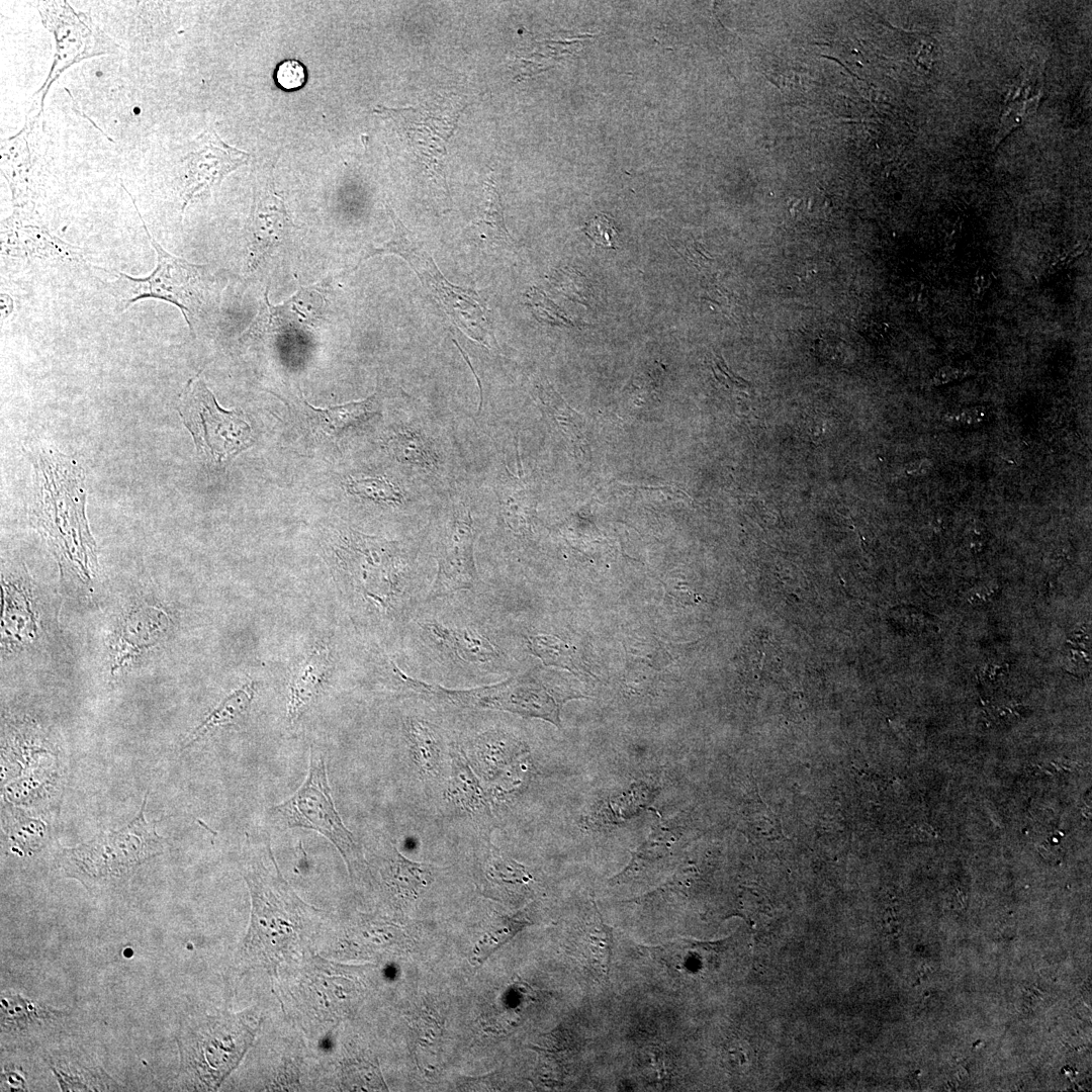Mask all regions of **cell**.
Here are the masks:
<instances>
[{
    "mask_svg": "<svg viewBox=\"0 0 1092 1092\" xmlns=\"http://www.w3.org/2000/svg\"><path fill=\"white\" fill-rule=\"evenodd\" d=\"M172 626L169 613L146 602L131 606L118 625L113 647L111 671L127 666L142 654L160 645Z\"/></svg>",
    "mask_w": 1092,
    "mask_h": 1092,
    "instance_id": "cell-17",
    "label": "cell"
},
{
    "mask_svg": "<svg viewBox=\"0 0 1092 1092\" xmlns=\"http://www.w3.org/2000/svg\"><path fill=\"white\" fill-rule=\"evenodd\" d=\"M394 225L391 239L379 247H368L358 265L371 257L394 254L404 259L415 270L423 285L442 304L446 313L470 338L491 346L494 340L488 310L477 292L451 284L441 274L430 254L412 236L389 205L386 206Z\"/></svg>",
    "mask_w": 1092,
    "mask_h": 1092,
    "instance_id": "cell-8",
    "label": "cell"
},
{
    "mask_svg": "<svg viewBox=\"0 0 1092 1092\" xmlns=\"http://www.w3.org/2000/svg\"><path fill=\"white\" fill-rule=\"evenodd\" d=\"M583 277L575 270H569L563 268L557 270L553 274L552 282L557 289L562 291L568 297L572 299L582 301L586 296L585 281H582Z\"/></svg>",
    "mask_w": 1092,
    "mask_h": 1092,
    "instance_id": "cell-39",
    "label": "cell"
},
{
    "mask_svg": "<svg viewBox=\"0 0 1092 1092\" xmlns=\"http://www.w3.org/2000/svg\"><path fill=\"white\" fill-rule=\"evenodd\" d=\"M178 412L199 454L215 463L232 459L253 441L251 427L244 415L221 408L199 377L188 381L179 399Z\"/></svg>",
    "mask_w": 1092,
    "mask_h": 1092,
    "instance_id": "cell-10",
    "label": "cell"
},
{
    "mask_svg": "<svg viewBox=\"0 0 1092 1092\" xmlns=\"http://www.w3.org/2000/svg\"><path fill=\"white\" fill-rule=\"evenodd\" d=\"M4 1081L6 1083H9L11 1090H15V1091H19V1090L23 1091V1090H25L24 1089L25 1080L19 1074L15 1073V1072H9V1073L5 1074V1080Z\"/></svg>",
    "mask_w": 1092,
    "mask_h": 1092,
    "instance_id": "cell-43",
    "label": "cell"
},
{
    "mask_svg": "<svg viewBox=\"0 0 1092 1092\" xmlns=\"http://www.w3.org/2000/svg\"><path fill=\"white\" fill-rule=\"evenodd\" d=\"M335 552L354 590L377 612L388 615L402 603L411 560L399 543L350 529Z\"/></svg>",
    "mask_w": 1092,
    "mask_h": 1092,
    "instance_id": "cell-5",
    "label": "cell"
},
{
    "mask_svg": "<svg viewBox=\"0 0 1092 1092\" xmlns=\"http://www.w3.org/2000/svg\"><path fill=\"white\" fill-rule=\"evenodd\" d=\"M251 862L244 878L251 895V920L241 953L270 973L294 950L305 918L314 910L303 902L281 875L267 832L247 837Z\"/></svg>",
    "mask_w": 1092,
    "mask_h": 1092,
    "instance_id": "cell-1",
    "label": "cell"
},
{
    "mask_svg": "<svg viewBox=\"0 0 1092 1092\" xmlns=\"http://www.w3.org/2000/svg\"><path fill=\"white\" fill-rule=\"evenodd\" d=\"M329 658L328 649L316 648L293 671L287 711L290 721L297 719L320 692L328 673Z\"/></svg>",
    "mask_w": 1092,
    "mask_h": 1092,
    "instance_id": "cell-23",
    "label": "cell"
},
{
    "mask_svg": "<svg viewBox=\"0 0 1092 1092\" xmlns=\"http://www.w3.org/2000/svg\"><path fill=\"white\" fill-rule=\"evenodd\" d=\"M530 651L546 666H556L571 672H579L575 649L560 638L549 635H532L528 638Z\"/></svg>",
    "mask_w": 1092,
    "mask_h": 1092,
    "instance_id": "cell-31",
    "label": "cell"
},
{
    "mask_svg": "<svg viewBox=\"0 0 1092 1092\" xmlns=\"http://www.w3.org/2000/svg\"><path fill=\"white\" fill-rule=\"evenodd\" d=\"M404 730L412 759L421 775L438 777L444 764V744L436 727L424 719L408 717Z\"/></svg>",
    "mask_w": 1092,
    "mask_h": 1092,
    "instance_id": "cell-24",
    "label": "cell"
},
{
    "mask_svg": "<svg viewBox=\"0 0 1092 1092\" xmlns=\"http://www.w3.org/2000/svg\"><path fill=\"white\" fill-rule=\"evenodd\" d=\"M147 795L139 814L125 827L102 833L75 847L63 849L59 863L64 874L87 889L109 886L132 874L146 860L159 855L165 839L156 823L145 818Z\"/></svg>",
    "mask_w": 1092,
    "mask_h": 1092,
    "instance_id": "cell-4",
    "label": "cell"
},
{
    "mask_svg": "<svg viewBox=\"0 0 1092 1092\" xmlns=\"http://www.w3.org/2000/svg\"><path fill=\"white\" fill-rule=\"evenodd\" d=\"M423 628L438 645L463 662L487 664L502 660L497 646L473 628L449 627L437 621H428Z\"/></svg>",
    "mask_w": 1092,
    "mask_h": 1092,
    "instance_id": "cell-20",
    "label": "cell"
},
{
    "mask_svg": "<svg viewBox=\"0 0 1092 1092\" xmlns=\"http://www.w3.org/2000/svg\"><path fill=\"white\" fill-rule=\"evenodd\" d=\"M529 924L528 921L515 917L504 915L496 917L475 944L471 962L475 965L483 963L495 949Z\"/></svg>",
    "mask_w": 1092,
    "mask_h": 1092,
    "instance_id": "cell-33",
    "label": "cell"
},
{
    "mask_svg": "<svg viewBox=\"0 0 1092 1092\" xmlns=\"http://www.w3.org/2000/svg\"><path fill=\"white\" fill-rule=\"evenodd\" d=\"M322 431L329 435H338L344 430L358 426L378 413L376 394L365 399L341 405L317 408L304 402Z\"/></svg>",
    "mask_w": 1092,
    "mask_h": 1092,
    "instance_id": "cell-28",
    "label": "cell"
},
{
    "mask_svg": "<svg viewBox=\"0 0 1092 1092\" xmlns=\"http://www.w3.org/2000/svg\"><path fill=\"white\" fill-rule=\"evenodd\" d=\"M132 202L156 252L157 266L149 276L143 278L117 272L116 280L105 287L115 298L119 311L146 298L161 299L177 306L192 332L191 320L205 309L209 300L212 283L209 271L205 265L189 263L166 251L150 234L133 199Z\"/></svg>",
    "mask_w": 1092,
    "mask_h": 1092,
    "instance_id": "cell-6",
    "label": "cell"
},
{
    "mask_svg": "<svg viewBox=\"0 0 1092 1092\" xmlns=\"http://www.w3.org/2000/svg\"><path fill=\"white\" fill-rule=\"evenodd\" d=\"M342 1083L346 1090H387L378 1062L366 1058L350 1059L343 1064Z\"/></svg>",
    "mask_w": 1092,
    "mask_h": 1092,
    "instance_id": "cell-35",
    "label": "cell"
},
{
    "mask_svg": "<svg viewBox=\"0 0 1092 1092\" xmlns=\"http://www.w3.org/2000/svg\"><path fill=\"white\" fill-rule=\"evenodd\" d=\"M933 467V462L930 459H920L911 463L907 472L911 475H924L928 473Z\"/></svg>",
    "mask_w": 1092,
    "mask_h": 1092,
    "instance_id": "cell-42",
    "label": "cell"
},
{
    "mask_svg": "<svg viewBox=\"0 0 1092 1092\" xmlns=\"http://www.w3.org/2000/svg\"><path fill=\"white\" fill-rule=\"evenodd\" d=\"M43 25L56 41L53 65L42 86L40 113L50 86L72 65L96 56L114 54L119 48L84 13L76 12L66 1H46L37 4Z\"/></svg>",
    "mask_w": 1092,
    "mask_h": 1092,
    "instance_id": "cell-11",
    "label": "cell"
},
{
    "mask_svg": "<svg viewBox=\"0 0 1092 1092\" xmlns=\"http://www.w3.org/2000/svg\"><path fill=\"white\" fill-rule=\"evenodd\" d=\"M341 974L333 972L331 963L316 960L309 972L307 988L316 1009L326 1015L337 1014L339 1003L350 993V982Z\"/></svg>",
    "mask_w": 1092,
    "mask_h": 1092,
    "instance_id": "cell-27",
    "label": "cell"
},
{
    "mask_svg": "<svg viewBox=\"0 0 1092 1092\" xmlns=\"http://www.w3.org/2000/svg\"><path fill=\"white\" fill-rule=\"evenodd\" d=\"M68 1013L16 993L2 992L0 1022L2 1046H28L53 1034Z\"/></svg>",
    "mask_w": 1092,
    "mask_h": 1092,
    "instance_id": "cell-16",
    "label": "cell"
},
{
    "mask_svg": "<svg viewBox=\"0 0 1092 1092\" xmlns=\"http://www.w3.org/2000/svg\"><path fill=\"white\" fill-rule=\"evenodd\" d=\"M23 133L22 129L18 134L6 140L1 148L2 169L10 184L15 206L22 202V189L26 187L29 169V151Z\"/></svg>",
    "mask_w": 1092,
    "mask_h": 1092,
    "instance_id": "cell-30",
    "label": "cell"
},
{
    "mask_svg": "<svg viewBox=\"0 0 1092 1092\" xmlns=\"http://www.w3.org/2000/svg\"><path fill=\"white\" fill-rule=\"evenodd\" d=\"M447 797L460 811L478 816L488 812V801L464 755L455 753L447 787Z\"/></svg>",
    "mask_w": 1092,
    "mask_h": 1092,
    "instance_id": "cell-25",
    "label": "cell"
},
{
    "mask_svg": "<svg viewBox=\"0 0 1092 1092\" xmlns=\"http://www.w3.org/2000/svg\"><path fill=\"white\" fill-rule=\"evenodd\" d=\"M255 697V684L247 681L224 697L186 737L183 747L191 746L215 728L239 722L249 711Z\"/></svg>",
    "mask_w": 1092,
    "mask_h": 1092,
    "instance_id": "cell-26",
    "label": "cell"
},
{
    "mask_svg": "<svg viewBox=\"0 0 1092 1092\" xmlns=\"http://www.w3.org/2000/svg\"><path fill=\"white\" fill-rule=\"evenodd\" d=\"M39 616L36 598L26 572L2 578V646L7 650L28 647L38 637Z\"/></svg>",
    "mask_w": 1092,
    "mask_h": 1092,
    "instance_id": "cell-18",
    "label": "cell"
},
{
    "mask_svg": "<svg viewBox=\"0 0 1092 1092\" xmlns=\"http://www.w3.org/2000/svg\"><path fill=\"white\" fill-rule=\"evenodd\" d=\"M380 874L391 895L404 903L418 900L434 881L430 864L407 859L395 846L386 855Z\"/></svg>",
    "mask_w": 1092,
    "mask_h": 1092,
    "instance_id": "cell-22",
    "label": "cell"
},
{
    "mask_svg": "<svg viewBox=\"0 0 1092 1092\" xmlns=\"http://www.w3.org/2000/svg\"><path fill=\"white\" fill-rule=\"evenodd\" d=\"M987 419V411L984 406L965 408L957 414L948 415L944 421L959 426H976Z\"/></svg>",
    "mask_w": 1092,
    "mask_h": 1092,
    "instance_id": "cell-41",
    "label": "cell"
},
{
    "mask_svg": "<svg viewBox=\"0 0 1092 1092\" xmlns=\"http://www.w3.org/2000/svg\"><path fill=\"white\" fill-rule=\"evenodd\" d=\"M388 452L397 461L421 468H435L438 457L434 449L420 432L401 430L392 434L386 441Z\"/></svg>",
    "mask_w": 1092,
    "mask_h": 1092,
    "instance_id": "cell-29",
    "label": "cell"
},
{
    "mask_svg": "<svg viewBox=\"0 0 1092 1092\" xmlns=\"http://www.w3.org/2000/svg\"><path fill=\"white\" fill-rule=\"evenodd\" d=\"M583 233L598 246L615 249L618 230L615 221L606 214H597L583 226Z\"/></svg>",
    "mask_w": 1092,
    "mask_h": 1092,
    "instance_id": "cell-37",
    "label": "cell"
},
{
    "mask_svg": "<svg viewBox=\"0 0 1092 1092\" xmlns=\"http://www.w3.org/2000/svg\"><path fill=\"white\" fill-rule=\"evenodd\" d=\"M484 197V202L473 226L484 229V234L481 236H484V239L510 246L512 238L505 225L499 195L491 179L485 183Z\"/></svg>",
    "mask_w": 1092,
    "mask_h": 1092,
    "instance_id": "cell-32",
    "label": "cell"
},
{
    "mask_svg": "<svg viewBox=\"0 0 1092 1092\" xmlns=\"http://www.w3.org/2000/svg\"><path fill=\"white\" fill-rule=\"evenodd\" d=\"M47 1061L62 1091L120 1090V1085L86 1056L54 1051L48 1055Z\"/></svg>",
    "mask_w": 1092,
    "mask_h": 1092,
    "instance_id": "cell-19",
    "label": "cell"
},
{
    "mask_svg": "<svg viewBox=\"0 0 1092 1092\" xmlns=\"http://www.w3.org/2000/svg\"><path fill=\"white\" fill-rule=\"evenodd\" d=\"M526 749L525 744L510 733L489 730L474 739L471 751L480 774L492 781L500 776L511 777Z\"/></svg>",
    "mask_w": 1092,
    "mask_h": 1092,
    "instance_id": "cell-21",
    "label": "cell"
},
{
    "mask_svg": "<svg viewBox=\"0 0 1092 1092\" xmlns=\"http://www.w3.org/2000/svg\"><path fill=\"white\" fill-rule=\"evenodd\" d=\"M486 845L485 877L490 883L506 887L525 886L532 880V876L524 866L504 856L489 839Z\"/></svg>",
    "mask_w": 1092,
    "mask_h": 1092,
    "instance_id": "cell-34",
    "label": "cell"
},
{
    "mask_svg": "<svg viewBox=\"0 0 1092 1092\" xmlns=\"http://www.w3.org/2000/svg\"><path fill=\"white\" fill-rule=\"evenodd\" d=\"M392 663L398 678L421 697L459 709L496 710L539 718L561 727L560 710L572 694L550 690L535 676L523 674L505 681L469 690H451L407 675Z\"/></svg>",
    "mask_w": 1092,
    "mask_h": 1092,
    "instance_id": "cell-7",
    "label": "cell"
},
{
    "mask_svg": "<svg viewBox=\"0 0 1092 1092\" xmlns=\"http://www.w3.org/2000/svg\"><path fill=\"white\" fill-rule=\"evenodd\" d=\"M2 258H17L46 264H79L84 262L81 248L55 236L33 210L17 205L1 223Z\"/></svg>",
    "mask_w": 1092,
    "mask_h": 1092,
    "instance_id": "cell-14",
    "label": "cell"
},
{
    "mask_svg": "<svg viewBox=\"0 0 1092 1092\" xmlns=\"http://www.w3.org/2000/svg\"><path fill=\"white\" fill-rule=\"evenodd\" d=\"M959 374H960V371H958V370H956L953 368H943L939 372H937V374L934 377V380H935V382L937 384H941V383H945V382H947V381H949L951 379L957 378L959 376Z\"/></svg>",
    "mask_w": 1092,
    "mask_h": 1092,
    "instance_id": "cell-44",
    "label": "cell"
},
{
    "mask_svg": "<svg viewBox=\"0 0 1092 1092\" xmlns=\"http://www.w3.org/2000/svg\"><path fill=\"white\" fill-rule=\"evenodd\" d=\"M346 487L350 493L377 504L397 506L404 499L400 488L384 477L351 479Z\"/></svg>",
    "mask_w": 1092,
    "mask_h": 1092,
    "instance_id": "cell-36",
    "label": "cell"
},
{
    "mask_svg": "<svg viewBox=\"0 0 1092 1092\" xmlns=\"http://www.w3.org/2000/svg\"><path fill=\"white\" fill-rule=\"evenodd\" d=\"M258 1023L226 1011L190 1018L179 1029V1075L191 1088L216 1090L234 1071L257 1033Z\"/></svg>",
    "mask_w": 1092,
    "mask_h": 1092,
    "instance_id": "cell-3",
    "label": "cell"
},
{
    "mask_svg": "<svg viewBox=\"0 0 1092 1092\" xmlns=\"http://www.w3.org/2000/svg\"><path fill=\"white\" fill-rule=\"evenodd\" d=\"M274 79L276 84L283 90H297L306 82V68L297 60H285L277 65Z\"/></svg>",
    "mask_w": 1092,
    "mask_h": 1092,
    "instance_id": "cell-38",
    "label": "cell"
},
{
    "mask_svg": "<svg viewBox=\"0 0 1092 1092\" xmlns=\"http://www.w3.org/2000/svg\"><path fill=\"white\" fill-rule=\"evenodd\" d=\"M528 297L530 298V305L535 310V313H539L542 321L557 325H571L562 314V311L551 300L546 298L542 292L533 289Z\"/></svg>",
    "mask_w": 1092,
    "mask_h": 1092,
    "instance_id": "cell-40",
    "label": "cell"
},
{
    "mask_svg": "<svg viewBox=\"0 0 1092 1092\" xmlns=\"http://www.w3.org/2000/svg\"><path fill=\"white\" fill-rule=\"evenodd\" d=\"M250 154L223 142L212 128L191 144L181 164V211L193 200L209 195L222 180L247 164Z\"/></svg>",
    "mask_w": 1092,
    "mask_h": 1092,
    "instance_id": "cell-13",
    "label": "cell"
},
{
    "mask_svg": "<svg viewBox=\"0 0 1092 1092\" xmlns=\"http://www.w3.org/2000/svg\"><path fill=\"white\" fill-rule=\"evenodd\" d=\"M32 518L60 564L68 562L85 578L96 564L95 543L84 514L85 491L78 465L51 452L40 457Z\"/></svg>",
    "mask_w": 1092,
    "mask_h": 1092,
    "instance_id": "cell-2",
    "label": "cell"
},
{
    "mask_svg": "<svg viewBox=\"0 0 1092 1092\" xmlns=\"http://www.w3.org/2000/svg\"><path fill=\"white\" fill-rule=\"evenodd\" d=\"M476 527L464 506L454 509L438 546L437 572L427 602L475 586L478 574L474 559Z\"/></svg>",
    "mask_w": 1092,
    "mask_h": 1092,
    "instance_id": "cell-12",
    "label": "cell"
},
{
    "mask_svg": "<svg viewBox=\"0 0 1092 1092\" xmlns=\"http://www.w3.org/2000/svg\"><path fill=\"white\" fill-rule=\"evenodd\" d=\"M273 167L261 172L254 187V199L249 219V265L259 264L276 249L287 243L295 229L286 205L276 192Z\"/></svg>",
    "mask_w": 1092,
    "mask_h": 1092,
    "instance_id": "cell-15",
    "label": "cell"
},
{
    "mask_svg": "<svg viewBox=\"0 0 1092 1092\" xmlns=\"http://www.w3.org/2000/svg\"><path fill=\"white\" fill-rule=\"evenodd\" d=\"M274 811L288 826L314 830L329 839L344 858L351 877L365 871L363 852L335 808L322 753L311 750L305 781Z\"/></svg>",
    "mask_w": 1092,
    "mask_h": 1092,
    "instance_id": "cell-9",
    "label": "cell"
}]
</instances>
